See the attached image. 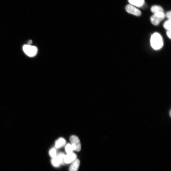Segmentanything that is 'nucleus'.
Returning <instances> with one entry per match:
<instances>
[{
    "label": "nucleus",
    "instance_id": "15",
    "mask_svg": "<svg viewBox=\"0 0 171 171\" xmlns=\"http://www.w3.org/2000/svg\"><path fill=\"white\" fill-rule=\"evenodd\" d=\"M49 155L52 158L55 157H57V153L55 149L53 148L50 149L49 151Z\"/></svg>",
    "mask_w": 171,
    "mask_h": 171
},
{
    "label": "nucleus",
    "instance_id": "6",
    "mask_svg": "<svg viewBox=\"0 0 171 171\" xmlns=\"http://www.w3.org/2000/svg\"><path fill=\"white\" fill-rule=\"evenodd\" d=\"M77 156L75 154L72 153L67 154L65 155V163L69 164L73 162L77 159Z\"/></svg>",
    "mask_w": 171,
    "mask_h": 171
},
{
    "label": "nucleus",
    "instance_id": "13",
    "mask_svg": "<svg viewBox=\"0 0 171 171\" xmlns=\"http://www.w3.org/2000/svg\"><path fill=\"white\" fill-rule=\"evenodd\" d=\"M65 150L67 154L73 153V151L74 150L72 145L70 144H68L66 145Z\"/></svg>",
    "mask_w": 171,
    "mask_h": 171
},
{
    "label": "nucleus",
    "instance_id": "10",
    "mask_svg": "<svg viewBox=\"0 0 171 171\" xmlns=\"http://www.w3.org/2000/svg\"><path fill=\"white\" fill-rule=\"evenodd\" d=\"M151 11L154 14L158 12H163L164 11L163 9L161 6L157 5L152 6L151 8Z\"/></svg>",
    "mask_w": 171,
    "mask_h": 171
},
{
    "label": "nucleus",
    "instance_id": "4",
    "mask_svg": "<svg viewBox=\"0 0 171 171\" xmlns=\"http://www.w3.org/2000/svg\"><path fill=\"white\" fill-rule=\"evenodd\" d=\"M70 140L74 150L77 151H79L81 149V145L79 138L75 135L72 136Z\"/></svg>",
    "mask_w": 171,
    "mask_h": 171
},
{
    "label": "nucleus",
    "instance_id": "17",
    "mask_svg": "<svg viewBox=\"0 0 171 171\" xmlns=\"http://www.w3.org/2000/svg\"><path fill=\"white\" fill-rule=\"evenodd\" d=\"M167 34L168 36L171 39V31H167Z\"/></svg>",
    "mask_w": 171,
    "mask_h": 171
},
{
    "label": "nucleus",
    "instance_id": "3",
    "mask_svg": "<svg viewBox=\"0 0 171 171\" xmlns=\"http://www.w3.org/2000/svg\"><path fill=\"white\" fill-rule=\"evenodd\" d=\"M23 49L25 53L30 57L35 56L36 55L38 51V49L36 47L28 45V44L24 45L23 47Z\"/></svg>",
    "mask_w": 171,
    "mask_h": 171
},
{
    "label": "nucleus",
    "instance_id": "2",
    "mask_svg": "<svg viewBox=\"0 0 171 171\" xmlns=\"http://www.w3.org/2000/svg\"><path fill=\"white\" fill-rule=\"evenodd\" d=\"M165 17V14L163 12H158L152 16L150 17V20L152 24L157 26L163 20Z\"/></svg>",
    "mask_w": 171,
    "mask_h": 171
},
{
    "label": "nucleus",
    "instance_id": "1",
    "mask_svg": "<svg viewBox=\"0 0 171 171\" xmlns=\"http://www.w3.org/2000/svg\"><path fill=\"white\" fill-rule=\"evenodd\" d=\"M151 45L155 50L161 49L163 46L162 37L160 34L155 33L151 36L150 39Z\"/></svg>",
    "mask_w": 171,
    "mask_h": 171
},
{
    "label": "nucleus",
    "instance_id": "8",
    "mask_svg": "<svg viewBox=\"0 0 171 171\" xmlns=\"http://www.w3.org/2000/svg\"><path fill=\"white\" fill-rule=\"evenodd\" d=\"M131 5L138 7H141L144 3V0H128Z\"/></svg>",
    "mask_w": 171,
    "mask_h": 171
},
{
    "label": "nucleus",
    "instance_id": "14",
    "mask_svg": "<svg viewBox=\"0 0 171 171\" xmlns=\"http://www.w3.org/2000/svg\"><path fill=\"white\" fill-rule=\"evenodd\" d=\"M163 27L168 31H171V20H168L163 24Z\"/></svg>",
    "mask_w": 171,
    "mask_h": 171
},
{
    "label": "nucleus",
    "instance_id": "5",
    "mask_svg": "<svg viewBox=\"0 0 171 171\" xmlns=\"http://www.w3.org/2000/svg\"><path fill=\"white\" fill-rule=\"evenodd\" d=\"M125 9L129 14L136 16H140L141 14V12L140 10L136 8L135 6L131 4L127 5Z\"/></svg>",
    "mask_w": 171,
    "mask_h": 171
},
{
    "label": "nucleus",
    "instance_id": "12",
    "mask_svg": "<svg viewBox=\"0 0 171 171\" xmlns=\"http://www.w3.org/2000/svg\"><path fill=\"white\" fill-rule=\"evenodd\" d=\"M51 163L52 165L55 167H58L60 166V163L57 157L52 158Z\"/></svg>",
    "mask_w": 171,
    "mask_h": 171
},
{
    "label": "nucleus",
    "instance_id": "18",
    "mask_svg": "<svg viewBox=\"0 0 171 171\" xmlns=\"http://www.w3.org/2000/svg\"><path fill=\"white\" fill-rule=\"evenodd\" d=\"M32 43V41L31 40H30L28 41V45H30Z\"/></svg>",
    "mask_w": 171,
    "mask_h": 171
},
{
    "label": "nucleus",
    "instance_id": "11",
    "mask_svg": "<svg viewBox=\"0 0 171 171\" xmlns=\"http://www.w3.org/2000/svg\"><path fill=\"white\" fill-rule=\"evenodd\" d=\"M65 155L64 154L62 153H60L57 155V158L61 164L64 165L65 164Z\"/></svg>",
    "mask_w": 171,
    "mask_h": 171
},
{
    "label": "nucleus",
    "instance_id": "16",
    "mask_svg": "<svg viewBox=\"0 0 171 171\" xmlns=\"http://www.w3.org/2000/svg\"><path fill=\"white\" fill-rule=\"evenodd\" d=\"M171 11H168L167 12L165 15V16L167 17V18L168 19V20H171Z\"/></svg>",
    "mask_w": 171,
    "mask_h": 171
},
{
    "label": "nucleus",
    "instance_id": "9",
    "mask_svg": "<svg viewBox=\"0 0 171 171\" xmlns=\"http://www.w3.org/2000/svg\"><path fill=\"white\" fill-rule=\"evenodd\" d=\"M66 141L63 138H60L55 142V147L57 148H60L65 145Z\"/></svg>",
    "mask_w": 171,
    "mask_h": 171
},
{
    "label": "nucleus",
    "instance_id": "7",
    "mask_svg": "<svg viewBox=\"0 0 171 171\" xmlns=\"http://www.w3.org/2000/svg\"><path fill=\"white\" fill-rule=\"evenodd\" d=\"M80 165V161L78 159L74 161L69 167V171H78Z\"/></svg>",
    "mask_w": 171,
    "mask_h": 171
}]
</instances>
